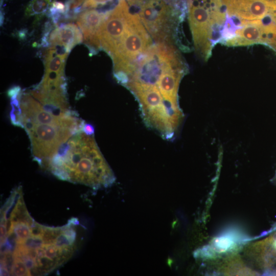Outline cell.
Listing matches in <instances>:
<instances>
[{
	"instance_id": "6da1fadb",
	"label": "cell",
	"mask_w": 276,
	"mask_h": 276,
	"mask_svg": "<svg viewBox=\"0 0 276 276\" xmlns=\"http://www.w3.org/2000/svg\"><path fill=\"white\" fill-rule=\"evenodd\" d=\"M45 169L59 179L82 183L96 189L108 187L116 180L94 136L83 131L62 144L45 160Z\"/></svg>"
},
{
	"instance_id": "7a4b0ae2",
	"label": "cell",
	"mask_w": 276,
	"mask_h": 276,
	"mask_svg": "<svg viewBox=\"0 0 276 276\" xmlns=\"http://www.w3.org/2000/svg\"><path fill=\"white\" fill-rule=\"evenodd\" d=\"M179 59L171 43L156 42L139 57L120 84L126 88L134 85L158 87L159 80L166 70L183 66Z\"/></svg>"
},
{
	"instance_id": "3957f363",
	"label": "cell",
	"mask_w": 276,
	"mask_h": 276,
	"mask_svg": "<svg viewBox=\"0 0 276 276\" xmlns=\"http://www.w3.org/2000/svg\"><path fill=\"white\" fill-rule=\"evenodd\" d=\"M156 42L171 43L172 22L182 20L186 13L182 0H127Z\"/></svg>"
},
{
	"instance_id": "277c9868",
	"label": "cell",
	"mask_w": 276,
	"mask_h": 276,
	"mask_svg": "<svg viewBox=\"0 0 276 276\" xmlns=\"http://www.w3.org/2000/svg\"><path fill=\"white\" fill-rule=\"evenodd\" d=\"M133 16L117 49L111 57L113 63V75L118 82L130 72L133 65L152 44L151 36L137 13Z\"/></svg>"
},
{
	"instance_id": "5b68a950",
	"label": "cell",
	"mask_w": 276,
	"mask_h": 276,
	"mask_svg": "<svg viewBox=\"0 0 276 276\" xmlns=\"http://www.w3.org/2000/svg\"><path fill=\"white\" fill-rule=\"evenodd\" d=\"M19 104L11 106L10 113L12 123L22 128L26 124L55 125L70 128L83 131L84 122L77 114L60 117L47 110L29 93H20Z\"/></svg>"
},
{
	"instance_id": "8992f818",
	"label": "cell",
	"mask_w": 276,
	"mask_h": 276,
	"mask_svg": "<svg viewBox=\"0 0 276 276\" xmlns=\"http://www.w3.org/2000/svg\"><path fill=\"white\" fill-rule=\"evenodd\" d=\"M133 14L126 0H118L102 22L99 31L101 49L111 57L128 28Z\"/></svg>"
},
{
	"instance_id": "52a82bcc",
	"label": "cell",
	"mask_w": 276,
	"mask_h": 276,
	"mask_svg": "<svg viewBox=\"0 0 276 276\" xmlns=\"http://www.w3.org/2000/svg\"><path fill=\"white\" fill-rule=\"evenodd\" d=\"M110 11L104 13L98 10H88L81 13L78 17L77 24L83 34L90 55L96 54L98 49L101 48L99 31L102 22Z\"/></svg>"
},
{
	"instance_id": "ba28073f",
	"label": "cell",
	"mask_w": 276,
	"mask_h": 276,
	"mask_svg": "<svg viewBox=\"0 0 276 276\" xmlns=\"http://www.w3.org/2000/svg\"><path fill=\"white\" fill-rule=\"evenodd\" d=\"M226 14L235 15L242 19H260L268 13L271 2L267 0H220Z\"/></svg>"
},
{
	"instance_id": "9c48e42d",
	"label": "cell",
	"mask_w": 276,
	"mask_h": 276,
	"mask_svg": "<svg viewBox=\"0 0 276 276\" xmlns=\"http://www.w3.org/2000/svg\"><path fill=\"white\" fill-rule=\"evenodd\" d=\"M68 52L60 47H51L44 59L45 74L42 81L47 84H59L66 80L64 67Z\"/></svg>"
},
{
	"instance_id": "30bf717a",
	"label": "cell",
	"mask_w": 276,
	"mask_h": 276,
	"mask_svg": "<svg viewBox=\"0 0 276 276\" xmlns=\"http://www.w3.org/2000/svg\"><path fill=\"white\" fill-rule=\"evenodd\" d=\"M82 40L81 32L74 24L61 25L51 32L49 37L52 47L64 48L68 53Z\"/></svg>"
},
{
	"instance_id": "8fae6325",
	"label": "cell",
	"mask_w": 276,
	"mask_h": 276,
	"mask_svg": "<svg viewBox=\"0 0 276 276\" xmlns=\"http://www.w3.org/2000/svg\"><path fill=\"white\" fill-rule=\"evenodd\" d=\"M262 30L255 20H248L247 24L238 29L235 36L224 44L227 46H242L261 43Z\"/></svg>"
},
{
	"instance_id": "7c38bea8",
	"label": "cell",
	"mask_w": 276,
	"mask_h": 276,
	"mask_svg": "<svg viewBox=\"0 0 276 276\" xmlns=\"http://www.w3.org/2000/svg\"><path fill=\"white\" fill-rule=\"evenodd\" d=\"M12 231L14 232L17 237L16 243L21 242L31 236L30 227L24 222L12 223L11 229L7 235Z\"/></svg>"
},
{
	"instance_id": "4fadbf2b",
	"label": "cell",
	"mask_w": 276,
	"mask_h": 276,
	"mask_svg": "<svg viewBox=\"0 0 276 276\" xmlns=\"http://www.w3.org/2000/svg\"><path fill=\"white\" fill-rule=\"evenodd\" d=\"M51 0H32L28 6L26 12L29 15H40L48 9Z\"/></svg>"
},
{
	"instance_id": "5bb4252c",
	"label": "cell",
	"mask_w": 276,
	"mask_h": 276,
	"mask_svg": "<svg viewBox=\"0 0 276 276\" xmlns=\"http://www.w3.org/2000/svg\"><path fill=\"white\" fill-rule=\"evenodd\" d=\"M10 274L12 275H31L25 263L17 259H14Z\"/></svg>"
},
{
	"instance_id": "9a60e30c",
	"label": "cell",
	"mask_w": 276,
	"mask_h": 276,
	"mask_svg": "<svg viewBox=\"0 0 276 276\" xmlns=\"http://www.w3.org/2000/svg\"><path fill=\"white\" fill-rule=\"evenodd\" d=\"M54 244L60 248L76 246L75 242L68 237L63 232L57 237Z\"/></svg>"
},
{
	"instance_id": "2e32d148",
	"label": "cell",
	"mask_w": 276,
	"mask_h": 276,
	"mask_svg": "<svg viewBox=\"0 0 276 276\" xmlns=\"http://www.w3.org/2000/svg\"><path fill=\"white\" fill-rule=\"evenodd\" d=\"M113 1L114 0H85L82 5V9L83 10L85 9L97 7L100 6H103Z\"/></svg>"
},
{
	"instance_id": "e0dca14e",
	"label": "cell",
	"mask_w": 276,
	"mask_h": 276,
	"mask_svg": "<svg viewBox=\"0 0 276 276\" xmlns=\"http://www.w3.org/2000/svg\"><path fill=\"white\" fill-rule=\"evenodd\" d=\"M83 132L87 135H93L95 132L94 127L89 123H84Z\"/></svg>"
},
{
	"instance_id": "ac0fdd59",
	"label": "cell",
	"mask_w": 276,
	"mask_h": 276,
	"mask_svg": "<svg viewBox=\"0 0 276 276\" xmlns=\"http://www.w3.org/2000/svg\"><path fill=\"white\" fill-rule=\"evenodd\" d=\"M231 242L227 238H221L217 242V245L219 247L227 248L231 245Z\"/></svg>"
},
{
	"instance_id": "d6986e66",
	"label": "cell",
	"mask_w": 276,
	"mask_h": 276,
	"mask_svg": "<svg viewBox=\"0 0 276 276\" xmlns=\"http://www.w3.org/2000/svg\"><path fill=\"white\" fill-rule=\"evenodd\" d=\"M21 92V88L18 86H14L11 87L7 91L8 96L10 98Z\"/></svg>"
},
{
	"instance_id": "ffe728a7",
	"label": "cell",
	"mask_w": 276,
	"mask_h": 276,
	"mask_svg": "<svg viewBox=\"0 0 276 276\" xmlns=\"http://www.w3.org/2000/svg\"><path fill=\"white\" fill-rule=\"evenodd\" d=\"M52 6L60 10L63 14H65V6L62 3L57 1L54 2L52 3Z\"/></svg>"
},
{
	"instance_id": "44dd1931",
	"label": "cell",
	"mask_w": 276,
	"mask_h": 276,
	"mask_svg": "<svg viewBox=\"0 0 276 276\" xmlns=\"http://www.w3.org/2000/svg\"><path fill=\"white\" fill-rule=\"evenodd\" d=\"M10 272L5 266H1V275H9Z\"/></svg>"
},
{
	"instance_id": "7402d4cb",
	"label": "cell",
	"mask_w": 276,
	"mask_h": 276,
	"mask_svg": "<svg viewBox=\"0 0 276 276\" xmlns=\"http://www.w3.org/2000/svg\"><path fill=\"white\" fill-rule=\"evenodd\" d=\"M25 35V31H21L20 32V34H19V36L21 37V38L24 37V36Z\"/></svg>"
},
{
	"instance_id": "603a6c76",
	"label": "cell",
	"mask_w": 276,
	"mask_h": 276,
	"mask_svg": "<svg viewBox=\"0 0 276 276\" xmlns=\"http://www.w3.org/2000/svg\"><path fill=\"white\" fill-rule=\"evenodd\" d=\"M269 47L271 48L272 49H273L275 51H276V43L270 45Z\"/></svg>"
},
{
	"instance_id": "cb8c5ba5",
	"label": "cell",
	"mask_w": 276,
	"mask_h": 276,
	"mask_svg": "<svg viewBox=\"0 0 276 276\" xmlns=\"http://www.w3.org/2000/svg\"><path fill=\"white\" fill-rule=\"evenodd\" d=\"M274 247L276 249V241L274 243Z\"/></svg>"
}]
</instances>
